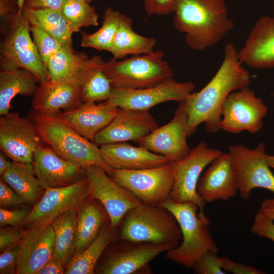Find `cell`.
<instances>
[{
	"label": "cell",
	"instance_id": "cell-44",
	"mask_svg": "<svg viewBox=\"0 0 274 274\" xmlns=\"http://www.w3.org/2000/svg\"><path fill=\"white\" fill-rule=\"evenodd\" d=\"M222 268L225 271L233 274H263L264 272L257 268L233 261L226 256L220 257Z\"/></svg>",
	"mask_w": 274,
	"mask_h": 274
},
{
	"label": "cell",
	"instance_id": "cell-21",
	"mask_svg": "<svg viewBox=\"0 0 274 274\" xmlns=\"http://www.w3.org/2000/svg\"><path fill=\"white\" fill-rule=\"evenodd\" d=\"M54 242L55 234L51 224L27 229L20 242L16 273L38 274L53 256Z\"/></svg>",
	"mask_w": 274,
	"mask_h": 274
},
{
	"label": "cell",
	"instance_id": "cell-3",
	"mask_svg": "<svg viewBox=\"0 0 274 274\" xmlns=\"http://www.w3.org/2000/svg\"><path fill=\"white\" fill-rule=\"evenodd\" d=\"M28 119L35 125L43 143L59 156L84 167L99 166L111 175L113 169L104 160L99 148L76 131L59 114L46 115L32 110Z\"/></svg>",
	"mask_w": 274,
	"mask_h": 274
},
{
	"label": "cell",
	"instance_id": "cell-22",
	"mask_svg": "<svg viewBox=\"0 0 274 274\" xmlns=\"http://www.w3.org/2000/svg\"><path fill=\"white\" fill-rule=\"evenodd\" d=\"M237 55L242 63L253 68H274V17L258 19Z\"/></svg>",
	"mask_w": 274,
	"mask_h": 274
},
{
	"label": "cell",
	"instance_id": "cell-32",
	"mask_svg": "<svg viewBox=\"0 0 274 274\" xmlns=\"http://www.w3.org/2000/svg\"><path fill=\"white\" fill-rule=\"evenodd\" d=\"M117 228L106 225L95 239L79 255L72 258L64 273L93 274L96 266L109 244L116 239Z\"/></svg>",
	"mask_w": 274,
	"mask_h": 274
},
{
	"label": "cell",
	"instance_id": "cell-23",
	"mask_svg": "<svg viewBox=\"0 0 274 274\" xmlns=\"http://www.w3.org/2000/svg\"><path fill=\"white\" fill-rule=\"evenodd\" d=\"M197 191L206 203L227 200L238 192L229 153L214 159L199 179Z\"/></svg>",
	"mask_w": 274,
	"mask_h": 274
},
{
	"label": "cell",
	"instance_id": "cell-41",
	"mask_svg": "<svg viewBox=\"0 0 274 274\" xmlns=\"http://www.w3.org/2000/svg\"><path fill=\"white\" fill-rule=\"evenodd\" d=\"M25 233V231L20 230L16 226L2 227L0 230L1 253L19 244Z\"/></svg>",
	"mask_w": 274,
	"mask_h": 274
},
{
	"label": "cell",
	"instance_id": "cell-42",
	"mask_svg": "<svg viewBox=\"0 0 274 274\" xmlns=\"http://www.w3.org/2000/svg\"><path fill=\"white\" fill-rule=\"evenodd\" d=\"M20 243L1 252L0 255V273H16L17 261Z\"/></svg>",
	"mask_w": 274,
	"mask_h": 274
},
{
	"label": "cell",
	"instance_id": "cell-37",
	"mask_svg": "<svg viewBox=\"0 0 274 274\" xmlns=\"http://www.w3.org/2000/svg\"><path fill=\"white\" fill-rule=\"evenodd\" d=\"M30 32L41 60L46 66L50 58L63 46L40 27L30 25Z\"/></svg>",
	"mask_w": 274,
	"mask_h": 274
},
{
	"label": "cell",
	"instance_id": "cell-33",
	"mask_svg": "<svg viewBox=\"0 0 274 274\" xmlns=\"http://www.w3.org/2000/svg\"><path fill=\"white\" fill-rule=\"evenodd\" d=\"M51 224L55 234L54 255L59 257L66 267L75 253L77 209L71 210L61 214Z\"/></svg>",
	"mask_w": 274,
	"mask_h": 274
},
{
	"label": "cell",
	"instance_id": "cell-31",
	"mask_svg": "<svg viewBox=\"0 0 274 274\" xmlns=\"http://www.w3.org/2000/svg\"><path fill=\"white\" fill-rule=\"evenodd\" d=\"M23 13L30 25L41 27L59 42L63 47L74 49L68 23L61 12L45 8L33 9L24 6Z\"/></svg>",
	"mask_w": 274,
	"mask_h": 274
},
{
	"label": "cell",
	"instance_id": "cell-49",
	"mask_svg": "<svg viewBox=\"0 0 274 274\" xmlns=\"http://www.w3.org/2000/svg\"><path fill=\"white\" fill-rule=\"evenodd\" d=\"M258 210L274 220V198L263 200Z\"/></svg>",
	"mask_w": 274,
	"mask_h": 274
},
{
	"label": "cell",
	"instance_id": "cell-18",
	"mask_svg": "<svg viewBox=\"0 0 274 274\" xmlns=\"http://www.w3.org/2000/svg\"><path fill=\"white\" fill-rule=\"evenodd\" d=\"M32 164L44 189L66 187L86 177L85 167L64 159L50 146L42 144L33 154Z\"/></svg>",
	"mask_w": 274,
	"mask_h": 274
},
{
	"label": "cell",
	"instance_id": "cell-2",
	"mask_svg": "<svg viewBox=\"0 0 274 274\" xmlns=\"http://www.w3.org/2000/svg\"><path fill=\"white\" fill-rule=\"evenodd\" d=\"M173 14L174 27L196 51L217 44L234 25L224 0H179Z\"/></svg>",
	"mask_w": 274,
	"mask_h": 274
},
{
	"label": "cell",
	"instance_id": "cell-16",
	"mask_svg": "<svg viewBox=\"0 0 274 274\" xmlns=\"http://www.w3.org/2000/svg\"><path fill=\"white\" fill-rule=\"evenodd\" d=\"M42 142L29 119L16 112L1 116V151L13 161L32 163L33 154Z\"/></svg>",
	"mask_w": 274,
	"mask_h": 274
},
{
	"label": "cell",
	"instance_id": "cell-6",
	"mask_svg": "<svg viewBox=\"0 0 274 274\" xmlns=\"http://www.w3.org/2000/svg\"><path fill=\"white\" fill-rule=\"evenodd\" d=\"M182 237L179 224L169 210L141 203L124 215L115 239L179 245Z\"/></svg>",
	"mask_w": 274,
	"mask_h": 274
},
{
	"label": "cell",
	"instance_id": "cell-12",
	"mask_svg": "<svg viewBox=\"0 0 274 274\" xmlns=\"http://www.w3.org/2000/svg\"><path fill=\"white\" fill-rule=\"evenodd\" d=\"M268 109L249 86L230 93L221 111L220 129L225 132L239 133L247 131L259 132L263 126V118Z\"/></svg>",
	"mask_w": 274,
	"mask_h": 274
},
{
	"label": "cell",
	"instance_id": "cell-20",
	"mask_svg": "<svg viewBox=\"0 0 274 274\" xmlns=\"http://www.w3.org/2000/svg\"><path fill=\"white\" fill-rule=\"evenodd\" d=\"M104 63L99 56L89 58L84 52L62 47L50 58L46 67L49 80L82 86L94 72L102 68Z\"/></svg>",
	"mask_w": 274,
	"mask_h": 274
},
{
	"label": "cell",
	"instance_id": "cell-28",
	"mask_svg": "<svg viewBox=\"0 0 274 274\" xmlns=\"http://www.w3.org/2000/svg\"><path fill=\"white\" fill-rule=\"evenodd\" d=\"M132 19L122 14L119 27L110 52L114 59H122L128 55L133 56L152 53L156 39L136 33L132 28Z\"/></svg>",
	"mask_w": 274,
	"mask_h": 274
},
{
	"label": "cell",
	"instance_id": "cell-25",
	"mask_svg": "<svg viewBox=\"0 0 274 274\" xmlns=\"http://www.w3.org/2000/svg\"><path fill=\"white\" fill-rule=\"evenodd\" d=\"M118 110L106 101L83 102L75 109L59 114L79 134L94 142L95 136L111 122Z\"/></svg>",
	"mask_w": 274,
	"mask_h": 274
},
{
	"label": "cell",
	"instance_id": "cell-27",
	"mask_svg": "<svg viewBox=\"0 0 274 274\" xmlns=\"http://www.w3.org/2000/svg\"><path fill=\"white\" fill-rule=\"evenodd\" d=\"M109 223L110 218L103 206L89 197L77 209V241L73 258L82 253Z\"/></svg>",
	"mask_w": 274,
	"mask_h": 274
},
{
	"label": "cell",
	"instance_id": "cell-45",
	"mask_svg": "<svg viewBox=\"0 0 274 274\" xmlns=\"http://www.w3.org/2000/svg\"><path fill=\"white\" fill-rule=\"evenodd\" d=\"M16 192L1 178L0 179V206L6 209L24 204Z\"/></svg>",
	"mask_w": 274,
	"mask_h": 274
},
{
	"label": "cell",
	"instance_id": "cell-53",
	"mask_svg": "<svg viewBox=\"0 0 274 274\" xmlns=\"http://www.w3.org/2000/svg\"><path fill=\"white\" fill-rule=\"evenodd\" d=\"M71 1H81V2H87V3H90L92 0H71Z\"/></svg>",
	"mask_w": 274,
	"mask_h": 274
},
{
	"label": "cell",
	"instance_id": "cell-29",
	"mask_svg": "<svg viewBox=\"0 0 274 274\" xmlns=\"http://www.w3.org/2000/svg\"><path fill=\"white\" fill-rule=\"evenodd\" d=\"M38 84L37 78L26 70H1L0 115L10 112L11 101L16 95L33 96Z\"/></svg>",
	"mask_w": 274,
	"mask_h": 274
},
{
	"label": "cell",
	"instance_id": "cell-5",
	"mask_svg": "<svg viewBox=\"0 0 274 274\" xmlns=\"http://www.w3.org/2000/svg\"><path fill=\"white\" fill-rule=\"evenodd\" d=\"M2 19L1 70L21 68L31 73L40 84L48 81V72L30 37V24L23 11L18 10Z\"/></svg>",
	"mask_w": 274,
	"mask_h": 274
},
{
	"label": "cell",
	"instance_id": "cell-4",
	"mask_svg": "<svg viewBox=\"0 0 274 274\" xmlns=\"http://www.w3.org/2000/svg\"><path fill=\"white\" fill-rule=\"evenodd\" d=\"M160 206L169 210L177 219L181 232L182 242L166 252V258L189 268L205 254L218 253V249L210 228V221L193 202H176L170 198Z\"/></svg>",
	"mask_w": 274,
	"mask_h": 274
},
{
	"label": "cell",
	"instance_id": "cell-13",
	"mask_svg": "<svg viewBox=\"0 0 274 274\" xmlns=\"http://www.w3.org/2000/svg\"><path fill=\"white\" fill-rule=\"evenodd\" d=\"M195 88L192 82H180L172 78L158 85L141 89L113 88L109 98L105 101L119 108L149 110L154 106L165 101L180 102Z\"/></svg>",
	"mask_w": 274,
	"mask_h": 274
},
{
	"label": "cell",
	"instance_id": "cell-48",
	"mask_svg": "<svg viewBox=\"0 0 274 274\" xmlns=\"http://www.w3.org/2000/svg\"><path fill=\"white\" fill-rule=\"evenodd\" d=\"M18 10L17 0H0V16L2 19Z\"/></svg>",
	"mask_w": 274,
	"mask_h": 274
},
{
	"label": "cell",
	"instance_id": "cell-46",
	"mask_svg": "<svg viewBox=\"0 0 274 274\" xmlns=\"http://www.w3.org/2000/svg\"><path fill=\"white\" fill-rule=\"evenodd\" d=\"M66 0H26L24 5L33 9H49L61 12Z\"/></svg>",
	"mask_w": 274,
	"mask_h": 274
},
{
	"label": "cell",
	"instance_id": "cell-35",
	"mask_svg": "<svg viewBox=\"0 0 274 274\" xmlns=\"http://www.w3.org/2000/svg\"><path fill=\"white\" fill-rule=\"evenodd\" d=\"M61 13L73 33L79 31L82 27L98 25V15L95 7L88 3L66 0Z\"/></svg>",
	"mask_w": 274,
	"mask_h": 274
},
{
	"label": "cell",
	"instance_id": "cell-40",
	"mask_svg": "<svg viewBox=\"0 0 274 274\" xmlns=\"http://www.w3.org/2000/svg\"><path fill=\"white\" fill-rule=\"evenodd\" d=\"M179 0H143L147 16L168 15L174 13Z\"/></svg>",
	"mask_w": 274,
	"mask_h": 274
},
{
	"label": "cell",
	"instance_id": "cell-47",
	"mask_svg": "<svg viewBox=\"0 0 274 274\" xmlns=\"http://www.w3.org/2000/svg\"><path fill=\"white\" fill-rule=\"evenodd\" d=\"M64 266L61 260L57 256L53 255L41 268L38 274L64 273Z\"/></svg>",
	"mask_w": 274,
	"mask_h": 274
},
{
	"label": "cell",
	"instance_id": "cell-10",
	"mask_svg": "<svg viewBox=\"0 0 274 274\" xmlns=\"http://www.w3.org/2000/svg\"><path fill=\"white\" fill-rule=\"evenodd\" d=\"M232 164L238 191L245 199L251 197L252 190L261 188L274 193V175L267 163L265 145L260 142L250 149L233 145L228 152Z\"/></svg>",
	"mask_w": 274,
	"mask_h": 274
},
{
	"label": "cell",
	"instance_id": "cell-26",
	"mask_svg": "<svg viewBox=\"0 0 274 274\" xmlns=\"http://www.w3.org/2000/svg\"><path fill=\"white\" fill-rule=\"evenodd\" d=\"M99 150L104 160L113 169H140L171 162L165 156L145 148L124 142L101 145Z\"/></svg>",
	"mask_w": 274,
	"mask_h": 274
},
{
	"label": "cell",
	"instance_id": "cell-17",
	"mask_svg": "<svg viewBox=\"0 0 274 274\" xmlns=\"http://www.w3.org/2000/svg\"><path fill=\"white\" fill-rule=\"evenodd\" d=\"M187 114L180 105L170 122L158 127L135 142L155 153L177 162L188 155L190 149L187 142Z\"/></svg>",
	"mask_w": 274,
	"mask_h": 274
},
{
	"label": "cell",
	"instance_id": "cell-30",
	"mask_svg": "<svg viewBox=\"0 0 274 274\" xmlns=\"http://www.w3.org/2000/svg\"><path fill=\"white\" fill-rule=\"evenodd\" d=\"M2 179L16 192L24 203L36 204L42 197V190L32 163L12 161Z\"/></svg>",
	"mask_w": 274,
	"mask_h": 274
},
{
	"label": "cell",
	"instance_id": "cell-52",
	"mask_svg": "<svg viewBox=\"0 0 274 274\" xmlns=\"http://www.w3.org/2000/svg\"><path fill=\"white\" fill-rule=\"evenodd\" d=\"M26 0H17L18 11H23V9Z\"/></svg>",
	"mask_w": 274,
	"mask_h": 274
},
{
	"label": "cell",
	"instance_id": "cell-7",
	"mask_svg": "<svg viewBox=\"0 0 274 274\" xmlns=\"http://www.w3.org/2000/svg\"><path fill=\"white\" fill-rule=\"evenodd\" d=\"M163 57L164 53L158 50L120 61L112 58L105 62L102 70L113 88L135 89L152 87L174 76L173 70Z\"/></svg>",
	"mask_w": 274,
	"mask_h": 274
},
{
	"label": "cell",
	"instance_id": "cell-24",
	"mask_svg": "<svg viewBox=\"0 0 274 274\" xmlns=\"http://www.w3.org/2000/svg\"><path fill=\"white\" fill-rule=\"evenodd\" d=\"M81 91V86L75 83L47 81L39 84L33 95L32 110L46 115L73 110L83 102Z\"/></svg>",
	"mask_w": 274,
	"mask_h": 274
},
{
	"label": "cell",
	"instance_id": "cell-43",
	"mask_svg": "<svg viewBox=\"0 0 274 274\" xmlns=\"http://www.w3.org/2000/svg\"><path fill=\"white\" fill-rule=\"evenodd\" d=\"M29 212L26 210H9L0 209V226H17L23 224Z\"/></svg>",
	"mask_w": 274,
	"mask_h": 274
},
{
	"label": "cell",
	"instance_id": "cell-38",
	"mask_svg": "<svg viewBox=\"0 0 274 274\" xmlns=\"http://www.w3.org/2000/svg\"><path fill=\"white\" fill-rule=\"evenodd\" d=\"M217 253L208 252L204 254L193 266L194 273L197 274H224L221 264L220 257Z\"/></svg>",
	"mask_w": 274,
	"mask_h": 274
},
{
	"label": "cell",
	"instance_id": "cell-51",
	"mask_svg": "<svg viewBox=\"0 0 274 274\" xmlns=\"http://www.w3.org/2000/svg\"><path fill=\"white\" fill-rule=\"evenodd\" d=\"M265 159L269 167L274 169V155L266 154Z\"/></svg>",
	"mask_w": 274,
	"mask_h": 274
},
{
	"label": "cell",
	"instance_id": "cell-9",
	"mask_svg": "<svg viewBox=\"0 0 274 274\" xmlns=\"http://www.w3.org/2000/svg\"><path fill=\"white\" fill-rule=\"evenodd\" d=\"M110 176L142 203L159 206L170 198L174 180L172 162L140 169H113Z\"/></svg>",
	"mask_w": 274,
	"mask_h": 274
},
{
	"label": "cell",
	"instance_id": "cell-36",
	"mask_svg": "<svg viewBox=\"0 0 274 274\" xmlns=\"http://www.w3.org/2000/svg\"><path fill=\"white\" fill-rule=\"evenodd\" d=\"M83 102L107 100L111 94L113 86L107 76L100 68L94 72L81 86Z\"/></svg>",
	"mask_w": 274,
	"mask_h": 274
},
{
	"label": "cell",
	"instance_id": "cell-8",
	"mask_svg": "<svg viewBox=\"0 0 274 274\" xmlns=\"http://www.w3.org/2000/svg\"><path fill=\"white\" fill-rule=\"evenodd\" d=\"M178 245L114 239L107 246L95 269L101 274L149 273V264Z\"/></svg>",
	"mask_w": 274,
	"mask_h": 274
},
{
	"label": "cell",
	"instance_id": "cell-11",
	"mask_svg": "<svg viewBox=\"0 0 274 274\" xmlns=\"http://www.w3.org/2000/svg\"><path fill=\"white\" fill-rule=\"evenodd\" d=\"M222 152L210 148L203 141L190 150L187 156L180 160L172 162L174 180L170 199L182 203L193 202L203 212L206 202L199 197L197 186L200 175L205 167Z\"/></svg>",
	"mask_w": 274,
	"mask_h": 274
},
{
	"label": "cell",
	"instance_id": "cell-14",
	"mask_svg": "<svg viewBox=\"0 0 274 274\" xmlns=\"http://www.w3.org/2000/svg\"><path fill=\"white\" fill-rule=\"evenodd\" d=\"M88 182L89 197L98 200L104 207L111 225L117 228L121 219L130 209L142 203L130 190L116 182L101 167H85Z\"/></svg>",
	"mask_w": 274,
	"mask_h": 274
},
{
	"label": "cell",
	"instance_id": "cell-34",
	"mask_svg": "<svg viewBox=\"0 0 274 274\" xmlns=\"http://www.w3.org/2000/svg\"><path fill=\"white\" fill-rule=\"evenodd\" d=\"M122 14L118 10L107 7L104 13L102 25L97 31L91 34L81 31V46L110 52Z\"/></svg>",
	"mask_w": 274,
	"mask_h": 274
},
{
	"label": "cell",
	"instance_id": "cell-50",
	"mask_svg": "<svg viewBox=\"0 0 274 274\" xmlns=\"http://www.w3.org/2000/svg\"><path fill=\"white\" fill-rule=\"evenodd\" d=\"M12 162L8 161L6 158L5 154L1 151L0 152V175L1 176L10 167Z\"/></svg>",
	"mask_w": 274,
	"mask_h": 274
},
{
	"label": "cell",
	"instance_id": "cell-15",
	"mask_svg": "<svg viewBox=\"0 0 274 274\" xmlns=\"http://www.w3.org/2000/svg\"><path fill=\"white\" fill-rule=\"evenodd\" d=\"M89 198L86 177L66 187L46 188L23 225L28 229L36 226L51 224L61 214L71 210L78 209Z\"/></svg>",
	"mask_w": 274,
	"mask_h": 274
},
{
	"label": "cell",
	"instance_id": "cell-39",
	"mask_svg": "<svg viewBox=\"0 0 274 274\" xmlns=\"http://www.w3.org/2000/svg\"><path fill=\"white\" fill-rule=\"evenodd\" d=\"M251 231L260 237L269 239L274 242V220L259 210L255 215Z\"/></svg>",
	"mask_w": 274,
	"mask_h": 274
},
{
	"label": "cell",
	"instance_id": "cell-1",
	"mask_svg": "<svg viewBox=\"0 0 274 274\" xmlns=\"http://www.w3.org/2000/svg\"><path fill=\"white\" fill-rule=\"evenodd\" d=\"M237 52L232 43L226 44L223 60L214 77L200 90L193 92L179 102L187 114L188 137L202 123L209 132L220 131L221 111L226 98L232 91L249 86L250 75L242 66Z\"/></svg>",
	"mask_w": 274,
	"mask_h": 274
},
{
	"label": "cell",
	"instance_id": "cell-19",
	"mask_svg": "<svg viewBox=\"0 0 274 274\" xmlns=\"http://www.w3.org/2000/svg\"><path fill=\"white\" fill-rule=\"evenodd\" d=\"M159 127L149 110L119 108L111 122L95 136L94 143L101 145L136 142Z\"/></svg>",
	"mask_w": 274,
	"mask_h": 274
}]
</instances>
